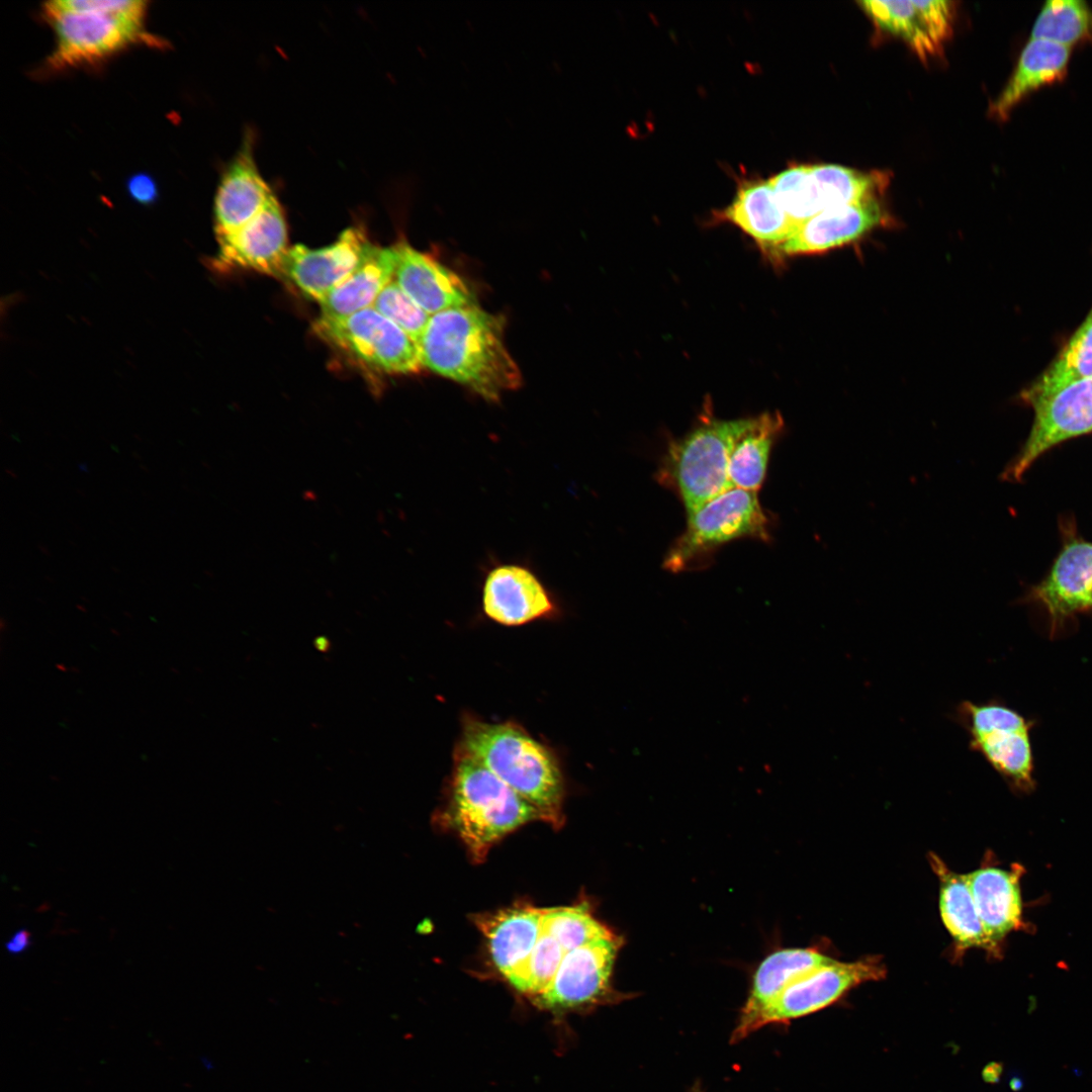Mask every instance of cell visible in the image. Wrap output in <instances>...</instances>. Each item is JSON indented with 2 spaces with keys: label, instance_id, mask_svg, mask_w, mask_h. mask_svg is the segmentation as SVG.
I'll return each instance as SVG.
<instances>
[{
  "label": "cell",
  "instance_id": "4316f807",
  "mask_svg": "<svg viewBox=\"0 0 1092 1092\" xmlns=\"http://www.w3.org/2000/svg\"><path fill=\"white\" fill-rule=\"evenodd\" d=\"M1092 378V307L1051 364L1020 394L1021 400Z\"/></svg>",
  "mask_w": 1092,
  "mask_h": 1092
},
{
  "label": "cell",
  "instance_id": "603a6c76",
  "mask_svg": "<svg viewBox=\"0 0 1092 1092\" xmlns=\"http://www.w3.org/2000/svg\"><path fill=\"white\" fill-rule=\"evenodd\" d=\"M1022 868L1004 870L983 866L968 880L982 923L990 938L999 942L1022 925L1020 877Z\"/></svg>",
  "mask_w": 1092,
  "mask_h": 1092
},
{
  "label": "cell",
  "instance_id": "2e32d148",
  "mask_svg": "<svg viewBox=\"0 0 1092 1092\" xmlns=\"http://www.w3.org/2000/svg\"><path fill=\"white\" fill-rule=\"evenodd\" d=\"M397 263L394 280L430 315L476 304L463 279L429 254L405 242L395 245Z\"/></svg>",
  "mask_w": 1092,
  "mask_h": 1092
},
{
  "label": "cell",
  "instance_id": "5b68a950",
  "mask_svg": "<svg viewBox=\"0 0 1092 1092\" xmlns=\"http://www.w3.org/2000/svg\"><path fill=\"white\" fill-rule=\"evenodd\" d=\"M768 526L757 491L732 488L688 516L687 528L667 551L663 566L672 572L695 569L727 542L746 537L768 541Z\"/></svg>",
  "mask_w": 1092,
  "mask_h": 1092
},
{
  "label": "cell",
  "instance_id": "f1b7e54d",
  "mask_svg": "<svg viewBox=\"0 0 1092 1092\" xmlns=\"http://www.w3.org/2000/svg\"><path fill=\"white\" fill-rule=\"evenodd\" d=\"M858 4L878 26L905 40L922 60L940 50L930 36L913 0H871Z\"/></svg>",
  "mask_w": 1092,
  "mask_h": 1092
},
{
  "label": "cell",
  "instance_id": "7c38bea8",
  "mask_svg": "<svg viewBox=\"0 0 1092 1092\" xmlns=\"http://www.w3.org/2000/svg\"><path fill=\"white\" fill-rule=\"evenodd\" d=\"M1062 548L1046 575L1029 592L1028 599L1046 613L1053 630L1084 612L1092 585V542L1078 535L1074 525H1061Z\"/></svg>",
  "mask_w": 1092,
  "mask_h": 1092
},
{
  "label": "cell",
  "instance_id": "277c9868",
  "mask_svg": "<svg viewBox=\"0 0 1092 1092\" xmlns=\"http://www.w3.org/2000/svg\"><path fill=\"white\" fill-rule=\"evenodd\" d=\"M750 419L703 417L688 434L669 443L656 478L678 493L688 516L734 488L728 473L730 456Z\"/></svg>",
  "mask_w": 1092,
  "mask_h": 1092
},
{
  "label": "cell",
  "instance_id": "60d3db41",
  "mask_svg": "<svg viewBox=\"0 0 1092 1092\" xmlns=\"http://www.w3.org/2000/svg\"><path fill=\"white\" fill-rule=\"evenodd\" d=\"M1011 1087L1013 1090L1018 1091L1023 1087V1081L1019 1077H1015L1011 1081Z\"/></svg>",
  "mask_w": 1092,
  "mask_h": 1092
},
{
  "label": "cell",
  "instance_id": "44dd1931",
  "mask_svg": "<svg viewBox=\"0 0 1092 1092\" xmlns=\"http://www.w3.org/2000/svg\"><path fill=\"white\" fill-rule=\"evenodd\" d=\"M543 911L530 905H515L473 917L486 938L493 965L507 979L531 954L542 930Z\"/></svg>",
  "mask_w": 1092,
  "mask_h": 1092
},
{
  "label": "cell",
  "instance_id": "6da1fadb",
  "mask_svg": "<svg viewBox=\"0 0 1092 1092\" xmlns=\"http://www.w3.org/2000/svg\"><path fill=\"white\" fill-rule=\"evenodd\" d=\"M503 315L477 304L431 315L418 346L424 367L497 401L522 384L520 369L508 351Z\"/></svg>",
  "mask_w": 1092,
  "mask_h": 1092
},
{
  "label": "cell",
  "instance_id": "ac0fdd59",
  "mask_svg": "<svg viewBox=\"0 0 1092 1092\" xmlns=\"http://www.w3.org/2000/svg\"><path fill=\"white\" fill-rule=\"evenodd\" d=\"M1072 48L1059 42L1030 38L1022 48L1002 91L989 107V114L1006 120L1011 111L1034 91L1062 82L1068 75Z\"/></svg>",
  "mask_w": 1092,
  "mask_h": 1092
},
{
  "label": "cell",
  "instance_id": "b9f144b4",
  "mask_svg": "<svg viewBox=\"0 0 1092 1092\" xmlns=\"http://www.w3.org/2000/svg\"><path fill=\"white\" fill-rule=\"evenodd\" d=\"M690 1092H704V1091L702 1090L700 1084H695L693 1086V1088L690 1090Z\"/></svg>",
  "mask_w": 1092,
  "mask_h": 1092
},
{
  "label": "cell",
  "instance_id": "30bf717a",
  "mask_svg": "<svg viewBox=\"0 0 1092 1092\" xmlns=\"http://www.w3.org/2000/svg\"><path fill=\"white\" fill-rule=\"evenodd\" d=\"M885 976L886 968L876 958L850 963L833 960L787 986L762 1009L755 1030L820 1011L858 985L881 980Z\"/></svg>",
  "mask_w": 1092,
  "mask_h": 1092
},
{
  "label": "cell",
  "instance_id": "d4e9b609",
  "mask_svg": "<svg viewBox=\"0 0 1092 1092\" xmlns=\"http://www.w3.org/2000/svg\"><path fill=\"white\" fill-rule=\"evenodd\" d=\"M396 263L395 245L383 248L370 243L355 269L320 302L322 317H344L371 307L393 280Z\"/></svg>",
  "mask_w": 1092,
  "mask_h": 1092
},
{
  "label": "cell",
  "instance_id": "ab89813d",
  "mask_svg": "<svg viewBox=\"0 0 1092 1092\" xmlns=\"http://www.w3.org/2000/svg\"><path fill=\"white\" fill-rule=\"evenodd\" d=\"M315 646L323 651H327V648L329 647V641L325 638H317L315 640Z\"/></svg>",
  "mask_w": 1092,
  "mask_h": 1092
},
{
  "label": "cell",
  "instance_id": "7a4b0ae2",
  "mask_svg": "<svg viewBox=\"0 0 1092 1092\" xmlns=\"http://www.w3.org/2000/svg\"><path fill=\"white\" fill-rule=\"evenodd\" d=\"M459 751L473 757L533 805L542 820L561 825L564 784L555 755L519 725L463 719Z\"/></svg>",
  "mask_w": 1092,
  "mask_h": 1092
},
{
  "label": "cell",
  "instance_id": "ba28073f",
  "mask_svg": "<svg viewBox=\"0 0 1092 1092\" xmlns=\"http://www.w3.org/2000/svg\"><path fill=\"white\" fill-rule=\"evenodd\" d=\"M42 9L57 36L47 65L55 71L98 62L140 41H158L145 32L142 17L67 11L49 2Z\"/></svg>",
  "mask_w": 1092,
  "mask_h": 1092
},
{
  "label": "cell",
  "instance_id": "9c48e42d",
  "mask_svg": "<svg viewBox=\"0 0 1092 1092\" xmlns=\"http://www.w3.org/2000/svg\"><path fill=\"white\" fill-rule=\"evenodd\" d=\"M1033 420L1027 438L1001 477L1018 482L1042 455L1060 444L1092 433V378L1022 400Z\"/></svg>",
  "mask_w": 1092,
  "mask_h": 1092
},
{
  "label": "cell",
  "instance_id": "f35d334b",
  "mask_svg": "<svg viewBox=\"0 0 1092 1092\" xmlns=\"http://www.w3.org/2000/svg\"><path fill=\"white\" fill-rule=\"evenodd\" d=\"M1091 610H1092V585H1091V587H1090V589H1089V592L1087 594V597H1086L1085 603H1084V612L1091 611Z\"/></svg>",
  "mask_w": 1092,
  "mask_h": 1092
},
{
  "label": "cell",
  "instance_id": "484cf974",
  "mask_svg": "<svg viewBox=\"0 0 1092 1092\" xmlns=\"http://www.w3.org/2000/svg\"><path fill=\"white\" fill-rule=\"evenodd\" d=\"M784 428L778 413L750 419L737 439L729 461V479L734 488L758 491L764 480L771 448Z\"/></svg>",
  "mask_w": 1092,
  "mask_h": 1092
},
{
  "label": "cell",
  "instance_id": "9a60e30c",
  "mask_svg": "<svg viewBox=\"0 0 1092 1092\" xmlns=\"http://www.w3.org/2000/svg\"><path fill=\"white\" fill-rule=\"evenodd\" d=\"M218 261L228 267L280 276L287 251V225L272 194L261 211L241 229L217 237Z\"/></svg>",
  "mask_w": 1092,
  "mask_h": 1092
},
{
  "label": "cell",
  "instance_id": "5bb4252c",
  "mask_svg": "<svg viewBox=\"0 0 1092 1092\" xmlns=\"http://www.w3.org/2000/svg\"><path fill=\"white\" fill-rule=\"evenodd\" d=\"M484 614L506 626H519L551 617L557 606L550 592L530 567L499 563L484 577L481 595Z\"/></svg>",
  "mask_w": 1092,
  "mask_h": 1092
},
{
  "label": "cell",
  "instance_id": "e0dca14e",
  "mask_svg": "<svg viewBox=\"0 0 1092 1092\" xmlns=\"http://www.w3.org/2000/svg\"><path fill=\"white\" fill-rule=\"evenodd\" d=\"M882 218L875 197L825 209L800 222L777 249L775 258L819 253L848 244L880 224Z\"/></svg>",
  "mask_w": 1092,
  "mask_h": 1092
},
{
  "label": "cell",
  "instance_id": "8d00e7d4",
  "mask_svg": "<svg viewBox=\"0 0 1092 1092\" xmlns=\"http://www.w3.org/2000/svg\"><path fill=\"white\" fill-rule=\"evenodd\" d=\"M127 188L130 196L141 203H151L157 196V187L154 180L145 174L131 177L128 180Z\"/></svg>",
  "mask_w": 1092,
  "mask_h": 1092
},
{
  "label": "cell",
  "instance_id": "8992f818",
  "mask_svg": "<svg viewBox=\"0 0 1092 1092\" xmlns=\"http://www.w3.org/2000/svg\"><path fill=\"white\" fill-rule=\"evenodd\" d=\"M957 719L969 734L970 746L1013 788H1034L1030 723L1018 712L997 702L965 701Z\"/></svg>",
  "mask_w": 1092,
  "mask_h": 1092
},
{
  "label": "cell",
  "instance_id": "74e56055",
  "mask_svg": "<svg viewBox=\"0 0 1092 1092\" xmlns=\"http://www.w3.org/2000/svg\"><path fill=\"white\" fill-rule=\"evenodd\" d=\"M30 945V932L24 927L15 930L10 938L4 943L6 951L11 956L22 954Z\"/></svg>",
  "mask_w": 1092,
  "mask_h": 1092
},
{
  "label": "cell",
  "instance_id": "1f68e13d",
  "mask_svg": "<svg viewBox=\"0 0 1092 1092\" xmlns=\"http://www.w3.org/2000/svg\"><path fill=\"white\" fill-rule=\"evenodd\" d=\"M768 181L785 210L798 224L825 210L810 165L793 166Z\"/></svg>",
  "mask_w": 1092,
  "mask_h": 1092
},
{
  "label": "cell",
  "instance_id": "e575fe53",
  "mask_svg": "<svg viewBox=\"0 0 1092 1092\" xmlns=\"http://www.w3.org/2000/svg\"><path fill=\"white\" fill-rule=\"evenodd\" d=\"M934 42L940 49L952 29V2L947 0L913 1Z\"/></svg>",
  "mask_w": 1092,
  "mask_h": 1092
},
{
  "label": "cell",
  "instance_id": "3957f363",
  "mask_svg": "<svg viewBox=\"0 0 1092 1092\" xmlns=\"http://www.w3.org/2000/svg\"><path fill=\"white\" fill-rule=\"evenodd\" d=\"M447 818L475 861L539 811L482 763L456 750Z\"/></svg>",
  "mask_w": 1092,
  "mask_h": 1092
},
{
  "label": "cell",
  "instance_id": "d6a6232c",
  "mask_svg": "<svg viewBox=\"0 0 1092 1092\" xmlns=\"http://www.w3.org/2000/svg\"><path fill=\"white\" fill-rule=\"evenodd\" d=\"M566 953L544 930L527 961L508 980L519 991L540 996L550 986Z\"/></svg>",
  "mask_w": 1092,
  "mask_h": 1092
},
{
  "label": "cell",
  "instance_id": "52a82bcc",
  "mask_svg": "<svg viewBox=\"0 0 1092 1092\" xmlns=\"http://www.w3.org/2000/svg\"><path fill=\"white\" fill-rule=\"evenodd\" d=\"M315 332L363 366L388 374H411L424 366L418 344L372 306L339 318L320 317Z\"/></svg>",
  "mask_w": 1092,
  "mask_h": 1092
},
{
  "label": "cell",
  "instance_id": "83f0119b",
  "mask_svg": "<svg viewBox=\"0 0 1092 1092\" xmlns=\"http://www.w3.org/2000/svg\"><path fill=\"white\" fill-rule=\"evenodd\" d=\"M1030 38L1072 48L1092 43V6L1084 0H1048L1032 24Z\"/></svg>",
  "mask_w": 1092,
  "mask_h": 1092
},
{
  "label": "cell",
  "instance_id": "4fadbf2b",
  "mask_svg": "<svg viewBox=\"0 0 1092 1092\" xmlns=\"http://www.w3.org/2000/svg\"><path fill=\"white\" fill-rule=\"evenodd\" d=\"M369 244L361 229L349 228L323 248L295 245L287 251L282 276L303 295L321 302L355 269Z\"/></svg>",
  "mask_w": 1092,
  "mask_h": 1092
},
{
  "label": "cell",
  "instance_id": "8fae6325",
  "mask_svg": "<svg viewBox=\"0 0 1092 1092\" xmlns=\"http://www.w3.org/2000/svg\"><path fill=\"white\" fill-rule=\"evenodd\" d=\"M621 944V938L615 935L567 952L550 986L538 996V1002L547 1009L566 1010L624 998L611 986Z\"/></svg>",
  "mask_w": 1092,
  "mask_h": 1092
},
{
  "label": "cell",
  "instance_id": "d6986e66",
  "mask_svg": "<svg viewBox=\"0 0 1092 1092\" xmlns=\"http://www.w3.org/2000/svg\"><path fill=\"white\" fill-rule=\"evenodd\" d=\"M833 960L817 948L809 947L780 949L766 957L754 973L748 997L731 1034V1042H738L755 1031V1023L762 1009L787 986Z\"/></svg>",
  "mask_w": 1092,
  "mask_h": 1092
},
{
  "label": "cell",
  "instance_id": "d590c367",
  "mask_svg": "<svg viewBox=\"0 0 1092 1092\" xmlns=\"http://www.w3.org/2000/svg\"><path fill=\"white\" fill-rule=\"evenodd\" d=\"M67 11L126 14L144 18L147 2L141 0H59L49 2Z\"/></svg>",
  "mask_w": 1092,
  "mask_h": 1092
},
{
  "label": "cell",
  "instance_id": "cb8c5ba5",
  "mask_svg": "<svg viewBox=\"0 0 1092 1092\" xmlns=\"http://www.w3.org/2000/svg\"><path fill=\"white\" fill-rule=\"evenodd\" d=\"M929 863L939 881V911L942 922L954 940L957 949L982 948L998 954L999 945L988 935L979 916L968 874L951 871L936 854L929 853Z\"/></svg>",
  "mask_w": 1092,
  "mask_h": 1092
},
{
  "label": "cell",
  "instance_id": "ffe728a7",
  "mask_svg": "<svg viewBox=\"0 0 1092 1092\" xmlns=\"http://www.w3.org/2000/svg\"><path fill=\"white\" fill-rule=\"evenodd\" d=\"M718 218L740 228L772 259L777 249L798 226L768 180L740 186L731 204L719 212Z\"/></svg>",
  "mask_w": 1092,
  "mask_h": 1092
},
{
  "label": "cell",
  "instance_id": "7402d4cb",
  "mask_svg": "<svg viewBox=\"0 0 1092 1092\" xmlns=\"http://www.w3.org/2000/svg\"><path fill=\"white\" fill-rule=\"evenodd\" d=\"M272 194L257 169L251 145L247 142L218 184L214 199L216 236L241 229L261 211Z\"/></svg>",
  "mask_w": 1092,
  "mask_h": 1092
},
{
  "label": "cell",
  "instance_id": "4dcf8cb0",
  "mask_svg": "<svg viewBox=\"0 0 1092 1092\" xmlns=\"http://www.w3.org/2000/svg\"><path fill=\"white\" fill-rule=\"evenodd\" d=\"M825 209L873 198L878 186L874 174L834 164L810 165Z\"/></svg>",
  "mask_w": 1092,
  "mask_h": 1092
},
{
  "label": "cell",
  "instance_id": "f546056e",
  "mask_svg": "<svg viewBox=\"0 0 1092 1092\" xmlns=\"http://www.w3.org/2000/svg\"><path fill=\"white\" fill-rule=\"evenodd\" d=\"M542 930L553 937L565 953L616 934L600 922L585 904L544 909Z\"/></svg>",
  "mask_w": 1092,
  "mask_h": 1092
},
{
  "label": "cell",
  "instance_id": "836d02e7",
  "mask_svg": "<svg viewBox=\"0 0 1092 1092\" xmlns=\"http://www.w3.org/2000/svg\"><path fill=\"white\" fill-rule=\"evenodd\" d=\"M372 307L400 328L417 344L431 317L394 279L381 290Z\"/></svg>",
  "mask_w": 1092,
  "mask_h": 1092
}]
</instances>
